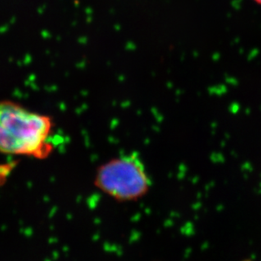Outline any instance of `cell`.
Returning <instances> with one entry per match:
<instances>
[{
	"label": "cell",
	"mask_w": 261,
	"mask_h": 261,
	"mask_svg": "<svg viewBox=\"0 0 261 261\" xmlns=\"http://www.w3.org/2000/svg\"><path fill=\"white\" fill-rule=\"evenodd\" d=\"M94 185L116 200L130 202L148 194L152 181L139 154L132 152L101 165L96 171Z\"/></svg>",
	"instance_id": "7a4b0ae2"
},
{
	"label": "cell",
	"mask_w": 261,
	"mask_h": 261,
	"mask_svg": "<svg viewBox=\"0 0 261 261\" xmlns=\"http://www.w3.org/2000/svg\"><path fill=\"white\" fill-rule=\"evenodd\" d=\"M254 2L257 3V4H259V5H261V0H254Z\"/></svg>",
	"instance_id": "3957f363"
},
{
	"label": "cell",
	"mask_w": 261,
	"mask_h": 261,
	"mask_svg": "<svg viewBox=\"0 0 261 261\" xmlns=\"http://www.w3.org/2000/svg\"><path fill=\"white\" fill-rule=\"evenodd\" d=\"M53 119L11 100H0V153L47 158L53 147Z\"/></svg>",
	"instance_id": "6da1fadb"
}]
</instances>
